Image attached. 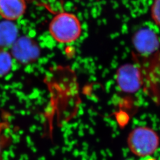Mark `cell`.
Instances as JSON below:
<instances>
[{
    "label": "cell",
    "instance_id": "obj_11",
    "mask_svg": "<svg viewBox=\"0 0 160 160\" xmlns=\"http://www.w3.org/2000/svg\"></svg>",
    "mask_w": 160,
    "mask_h": 160
},
{
    "label": "cell",
    "instance_id": "obj_6",
    "mask_svg": "<svg viewBox=\"0 0 160 160\" xmlns=\"http://www.w3.org/2000/svg\"><path fill=\"white\" fill-rule=\"evenodd\" d=\"M26 0H0V16L13 22L20 18L26 10Z\"/></svg>",
    "mask_w": 160,
    "mask_h": 160
},
{
    "label": "cell",
    "instance_id": "obj_7",
    "mask_svg": "<svg viewBox=\"0 0 160 160\" xmlns=\"http://www.w3.org/2000/svg\"><path fill=\"white\" fill-rule=\"evenodd\" d=\"M17 29L10 21L0 23V48L10 46L17 39Z\"/></svg>",
    "mask_w": 160,
    "mask_h": 160
},
{
    "label": "cell",
    "instance_id": "obj_5",
    "mask_svg": "<svg viewBox=\"0 0 160 160\" xmlns=\"http://www.w3.org/2000/svg\"><path fill=\"white\" fill-rule=\"evenodd\" d=\"M12 55L22 63L34 60L39 55V49L31 39H17L12 45Z\"/></svg>",
    "mask_w": 160,
    "mask_h": 160
},
{
    "label": "cell",
    "instance_id": "obj_3",
    "mask_svg": "<svg viewBox=\"0 0 160 160\" xmlns=\"http://www.w3.org/2000/svg\"><path fill=\"white\" fill-rule=\"evenodd\" d=\"M116 81L122 92L135 93L142 86V75L137 66L132 63H125L118 69Z\"/></svg>",
    "mask_w": 160,
    "mask_h": 160
},
{
    "label": "cell",
    "instance_id": "obj_2",
    "mask_svg": "<svg viewBox=\"0 0 160 160\" xmlns=\"http://www.w3.org/2000/svg\"><path fill=\"white\" fill-rule=\"evenodd\" d=\"M127 144L133 154L139 157H148L154 154L159 148L160 137L149 127L138 126L129 133Z\"/></svg>",
    "mask_w": 160,
    "mask_h": 160
},
{
    "label": "cell",
    "instance_id": "obj_10",
    "mask_svg": "<svg viewBox=\"0 0 160 160\" xmlns=\"http://www.w3.org/2000/svg\"><path fill=\"white\" fill-rule=\"evenodd\" d=\"M151 17L155 23L160 27V0H154L151 10Z\"/></svg>",
    "mask_w": 160,
    "mask_h": 160
},
{
    "label": "cell",
    "instance_id": "obj_8",
    "mask_svg": "<svg viewBox=\"0 0 160 160\" xmlns=\"http://www.w3.org/2000/svg\"><path fill=\"white\" fill-rule=\"evenodd\" d=\"M13 138L8 119L0 120V160H4L6 152L12 144Z\"/></svg>",
    "mask_w": 160,
    "mask_h": 160
},
{
    "label": "cell",
    "instance_id": "obj_1",
    "mask_svg": "<svg viewBox=\"0 0 160 160\" xmlns=\"http://www.w3.org/2000/svg\"><path fill=\"white\" fill-rule=\"evenodd\" d=\"M49 31L54 40L67 44L80 38L82 28L80 20L74 14L62 12L53 17L49 25Z\"/></svg>",
    "mask_w": 160,
    "mask_h": 160
},
{
    "label": "cell",
    "instance_id": "obj_4",
    "mask_svg": "<svg viewBox=\"0 0 160 160\" xmlns=\"http://www.w3.org/2000/svg\"><path fill=\"white\" fill-rule=\"evenodd\" d=\"M132 43L136 51L145 57L154 53L159 49L160 45L157 34L147 28L138 30L132 38Z\"/></svg>",
    "mask_w": 160,
    "mask_h": 160
},
{
    "label": "cell",
    "instance_id": "obj_9",
    "mask_svg": "<svg viewBox=\"0 0 160 160\" xmlns=\"http://www.w3.org/2000/svg\"><path fill=\"white\" fill-rule=\"evenodd\" d=\"M12 63V54L0 48V77L5 76L10 72Z\"/></svg>",
    "mask_w": 160,
    "mask_h": 160
}]
</instances>
